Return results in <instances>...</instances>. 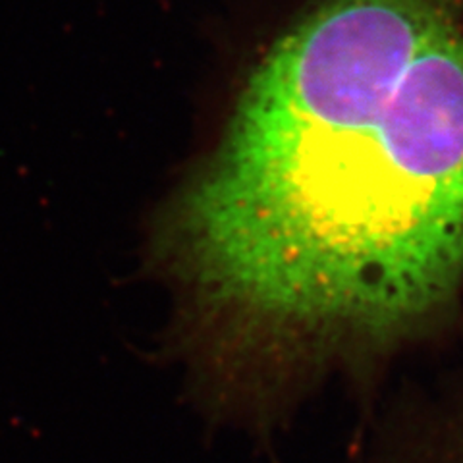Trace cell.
Returning a JSON list of instances; mask_svg holds the SVG:
<instances>
[{"label":"cell","instance_id":"obj_1","mask_svg":"<svg viewBox=\"0 0 463 463\" xmlns=\"http://www.w3.org/2000/svg\"><path fill=\"white\" fill-rule=\"evenodd\" d=\"M168 255L232 342L373 350L463 294V18L326 0L245 83Z\"/></svg>","mask_w":463,"mask_h":463},{"label":"cell","instance_id":"obj_2","mask_svg":"<svg viewBox=\"0 0 463 463\" xmlns=\"http://www.w3.org/2000/svg\"><path fill=\"white\" fill-rule=\"evenodd\" d=\"M452 396V402L440 408V417H434L425 440L427 448L415 461L463 463V383Z\"/></svg>","mask_w":463,"mask_h":463}]
</instances>
